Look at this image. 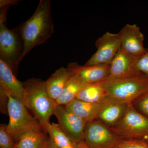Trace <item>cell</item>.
Listing matches in <instances>:
<instances>
[{
	"label": "cell",
	"instance_id": "1",
	"mask_svg": "<svg viewBox=\"0 0 148 148\" xmlns=\"http://www.w3.org/2000/svg\"><path fill=\"white\" fill-rule=\"evenodd\" d=\"M18 27L24 42L22 61L30 51L45 42L53 34L54 25L51 13L50 1L40 0L31 17Z\"/></svg>",
	"mask_w": 148,
	"mask_h": 148
},
{
	"label": "cell",
	"instance_id": "2",
	"mask_svg": "<svg viewBox=\"0 0 148 148\" xmlns=\"http://www.w3.org/2000/svg\"><path fill=\"white\" fill-rule=\"evenodd\" d=\"M23 84L22 103L47 133V126L57 106L55 101L49 94L44 81L32 78L24 81Z\"/></svg>",
	"mask_w": 148,
	"mask_h": 148
},
{
	"label": "cell",
	"instance_id": "3",
	"mask_svg": "<svg viewBox=\"0 0 148 148\" xmlns=\"http://www.w3.org/2000/svg\"><path fill=\"white\" fill-rule=\"evenodd\" d=\"M108 97L127 103H132L148 92V76H136L102 82Z\"/></svg>",
	"mask_w": 148,
	"mask_h": 148
},
{
	"label": "cell",
	"instance_id": "4",
	"mask_svg": "<svg viewBox=\"0 0 148 148\" xmlns=\"http://www.w3.org/2000/svg\"><path fill=\"white\" fill-rule=\"evenodd\" d=\"M5 14L0 13V59L6 63L16 75L21 62L24 42L18 27H7Z\"/></svg>",
	"mask_w": 148,
	"mask_h": 148
},
{
	"label": "cell",
	"instance_id": "5",
	"mask_svg": "<svg viewBox=\"0 0 148 148\" xmlns=\"http://www.w3.org/2000/svg\"><path fill=\"white\" fill-rule=\"evenodd\" d=\"M5 95L8 98L7 110L9 116L7 129L15 145L20 137L28 131L44 130L40 123L29 112L22 101L9 94Z\"/></svg>",
	"mask_w": 148,
	"mask_h": 148
},
{
	"label": "cell",
	"instance_id": "6",
	"mask_svg": "<svg viewBox=\"0 0 148 148\" xmlns=\"http://www.w3.org/2000/svg\"><path fill=\"white\" fill-rule=\"evenodd\" d=\"M121 140H148V118L129 103L124 115L115 125L110 127Z\"/></svg>",
	"mask_w": 148,
	"mask_h": 148
},
{
	"label": "cell",
	"instance_id": "7",
	"mask_svg": "<svg viewBox=\"0 0 148 148\" xmlns=\"http://www.w3.org/2000/svg\"><path fill=\"white\" fill-rule=\"evenodd\" d=\"M84 140L90 148H116L122 140L97 119L86 123Z\"/></svg>",
	"mask_w": 148,
	"mask_h": 148
},
{
	"label": "cell",
	"instance_id": "8",
	"mask_svg": "<svg viewBox=\"0 0 148 148\" xmlns=\"http://www.w3.org/2000/svg\"><path fill=\"white\" fill-rule=\"evenodd\" d=\"M97 50L86 63L85 66L111 64L121 49L119 35L107 32L95 42Z\"/></svg>",
	"mask_w": 148,
	"mask_h": 148
},
{
	"label": "cell",
	"instance_id": "9",
	"mask_svg": "<svg viewBox=\"0 0 148 148\" xmlns=\"http://www.w3.org/2000/svg\"><path fill=\"white\" fill-rule=\"evenodd\" d=\"M54 115L61 129L74 144L84 141L86 122L61 105L56 106Z\"/></svg>",
	"mask_w": 148,
	"mask_h": 148
},
{
	"label": "cell",
	"instance_id": "10",
	"mask_svg": "<svg viewBox=\"0 0 148 148\" xmlns=\"http://www.w3.org/2000/svg\"><path fill=\"white\" fill-rule=\"evenodd\" d=\"M139 57L121 49L111 62L110 73L105 81L123 79L142 74L137 67Z\"/></svg>",
	"mask_w": 148,
	"mask_h": 148
},
{
	"label": "cell",
	"instance_id": "11",
	"mask_svg": "<svg viewBox=\"0 0 148 148\" xmlns=\"http://www.w3.org/2000/svg\"><path fill=\"white\" fill-rule=\"evenodd\" d=\"M121 48L127 53L140 56L145 53L144 36L136 24H127L119 33Z\"/></svg>",
	"mask_w": 148,
	"mask_h": 148
},
{
	"label": "cell",
	"instance_id": "12",
	"mask_svg": "<svg viewBox=\"0 0 148 148\" xmlns=\"http://www.w3.org/2000/svg\"><path fill=\"white\" fill-rule=\"evenodd\" d=\"M67 68L85 83L93 84L106 79L110 73V64L82 66L77 62H71L68 64Z\"/></svg>",
	"mask_w": 148,
	"mask_h": 148
},
{
	"label": "cell",
	"instance_id": "13",
	"mask_svg": "<svg viewBox=\"0 0 148 148\" xmlns=\"http://www.w3.org/2000/svg\"><path fill=\"white\" fill-rule=\"evenodd\" d=\"M0 91L22 102L24 95L23 82L16 79L11 68L1 59Z\"/></svg>",
	"mask_w": 148,
	"mask_h": 148
},
{
	"label": "cell",
	"instance_id": "14",
	"mask_svg": "<svg viewBox=\"0 0 148 148\" xmlns=\"http://www.w3.org/2000/svg\"><path fill=\"white\" fill-rule=\"evenodd\" d=\"M110 99L108 97L98 103H88L75 99L65 107L69 112L79 117L86 123L90 122L98 119L101 111Z\"/></svg>",
	"mask_w": 148,
	"mask_h": 148
},
{
	"label": "cell",
	"instance_id": "15",
	"mask_svg": "<svg viewBox=\"0 0 148 148\" xmlns=\"http://www.w3.org/2000/svg\"><path fill=\"white\" fill-rule=\"evenodd\" d=\"M73 74L67 67H61L45 81L48 92L53 100L55 101L60 96Z\"/></svg>",
	"mask_w": 148,
	"mask_h": 148
},
{
	"label": "cell",
	"instance_id": "16",
	"mask_svg": "<svg viewBox=\"0 0 148 148\" xmlns=\"http://www.w3.org/2000/svg\"><path fill=\"white\" fill-rule=\"evenodd\" d=\"M127 105V103L110 98L109 102L101 111L98 120L108 127H112L124 115Z\"/></svg>",
	"mask_w": 148,
	"mask_h": 148
},
{
	"label": "cell",
	"instance_id": "17",
	"mask_svg": "<svg viewBox=\"0 0 148 148\" xmlns=\"http://www.w3.org/2000/svg\"><path fill=\"white\" fill-rule=\"evenodd\" d=\"M87 84L73 74L55 102L57 105L66 106L76 99L77 95L83 88Z\"/></svg>",
	"mask_w": 148,
	"mask_h": 148
},
{
	"label": "cell",
	"instance_id": "18",
	"mask_svg": "<svg viewBox=\"0 0 148 148\" xmlns=\"http://www.w3.org/2000/svg\"><path fill=\"white\" fill-rule=\"evenodd\" d=\"M44 130H31L24 133L15 143V148H46L49 138Z\"/></svg>",
	"mask_w": 148,
	"mask_h": 148
},
{
	"label": "cell",
	"instance_id": "19",
	"mask_svg": "<svg viewBox=\"0 0 148 148\" xmlns=\"http://www.w3.org/2000/svg\"><path fill=\"white\" fill-rule=\"evenodd\" d=\"M108 97L102 82L87 84L77 95L76 99L88 103H98Z\"/></svg>",
	"mask_w": 148,
	"mask_h": 148
},
{
	"label": "cell",
	"instance_id": "20",
	"mask_svg": "<svg viewBox=\"0 0 148 148\" xmlns=\"http://www.w3.org/2000/svg\"><path fill=\"white\" fill-rule=\"evenodd\" d=\"M49 138L53 144L58 148H61L69 145H76L69 139L62 130L58 124L49 123L46 128Z\"/></svg>",
	"mask_w": 148,
	"mask_h": 148
},
{
	"label": "cell",
	"instance_id": "21",
	"mask_svg": "<svg viewBox=\"0 0 148 148\" xmlns=\"http://www.w3.org/2000/svg\"><path fill=\"white\" fill-rule=\"evenodd\" d=\"M0 148H15V143L5 124L0 126Z\"/></svg>",
	"mask_w": 148,
	"mask_h": 148
},
{
	"label": "cell",
	"instance_id": "22",
	"mask_svg": "<svg viewBox=\"0 0 148 148\" xmlns=\"http://www.w3.org/2000/svg\"><path fill=\"white\" fill-rule=\"evenodd\" d=\"M135 109L148 118V92L132 103Z\"/></svg>",
	"mask_w": 148,
	"mask_h": 148
},
{
	"label": "cell",
	"instance_id": "23",
	"mask_svg": "<svg viewBox=\"0 0 148 148\" xmlns=\"http://www.w3.org/2000/svg\"><path fill=\"white\" fill-rule=\"evenodd\" d=\"M116 148H148V142L143 140H122Z\"/></svg>",
	"mask_w": 148,
	"mask_h": 148
},
{
	"label": "cell",
	"instance_id": "24",
	"mask_svg": "<svg viewBox=\"0 0 148 148\" xmlns=\"http://www.w3.org/2000/svg\"><path fill=\"white\" fill-rule=\"evenodd\" d=\"M137 67L141 73L148 76V48H146L145 53L138 58Z\"/></svg>",
	"mask_w": 148,
	"mask_h": 148
},
{
	"label": "cell",
	"instance_id": "25",
	"mask_svg": "<svg viewBox=\"0 0 148 148\" xmlns=\"http://www.w3.org/2000/svg\"><path fill=\"white\" fill-rule=\"evenodd\" d=\"M18 1L12 0H1L0 1V8H2L5 6H11L15 5L18 3Z\"/></svg>",
	"mask_w": 148,
	"mask_h": 148
},
{
	"label": "cell",
	"instance_id": "26",
	"mask_svg": "<svg viewBox=\"0 0 148 148\" xmlns=\"http://www.w3.org/2000/svg\"><path fill=\"white\" fill-rule=\"evenodd\" d=\"M76 148H90L88 146L84 140L77 143L76 145Z\"/></svg>",
	"mask_w": 148,
	"mask_h": 148
},
{
	"label": "cell",
	"instance_id": "27",
	"mask_svg": "<svg viewBox=\"0 0 148 148\" xmlns=\"http://www.w3.org/2000/svg\"><path fill=\"white\" fill-rule=\"evenodd\" d=\"M46 148H58V147L53 144V142L51 141L50 138H49L48 141L47 145Z\"/></svg>",
	"mask_w": 148,
	"mask_h": 148
},
{
	"label": "cell",
	"instance_id": "28",
	"mask_svg": "<svg viewBox=\"0 0 148 148\" xmlns=\"http://www.w3.org/2000/svg\"><path fill=\"white\" fill-rule=\"evenodd\" d=\"M76 145H69L61 148H76Z\"/></svg>",
	"mask_w": 148,
	"mask_h": 148
},
{
	"label": "cell",
	"instance_id": "29",
	"mask_svg": "<svg viewBox=\"0 0 148 148\" xmlns=\"http://www.w3.org/2000/svg\"><path fill=\"white\" fill-rule=\"evenodd\" d=\"M147 141H148V140H147Z\"/></svg>",
	"mask_w": 148,
	"mask_h": 148
}]
</instances>
